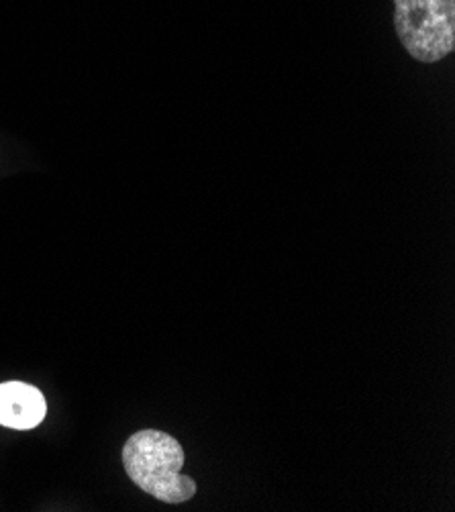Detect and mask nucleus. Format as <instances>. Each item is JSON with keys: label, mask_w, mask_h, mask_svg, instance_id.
<instances>
[{"label": "nucleus", "mask_w": 455, "mask_h": 512, "mask_svg": "<svg viewBox=\"0 0 455 512\" xmlns=\"http://www.w3.org/2000/svg\"><path fill=\"white\" fill-rule=\"evenodd\" d=\"M394 25L411 58L435 64L455 47V0H394Z\"/></svg>", "instance_id": "2"}, {"label": "nucleus", "mask_w": 455, "mask_h": 512, "mask_svg": "<svg viewBox=\"0 0 455 512\" xmlns=\"http://www.w3.org/2000/svg\"><path fill=\"white\" fill-rule=\"evenodd\" d=\"M45 415L47 402L39 388L17 380L0 384V425L29 431L41 425Z\"/></svg>", "instance_id": "3"}, {"label": "nucleus", "mask_w": 455, "mask_h": 512, "mask_svg": "<svg viewBox=\"0 0 455 512\" xmlns=\"http://www.w3.org/2000/svg\"><path fill=\"white\" fill-rule=\"evenodd\" d=\"M184 462L182 445L158 429L131 435L123 447V466L131 482L166 504H182L196 494V482L182 474Z\"/></svg>", "instance_id": "1"}]
</instances>
